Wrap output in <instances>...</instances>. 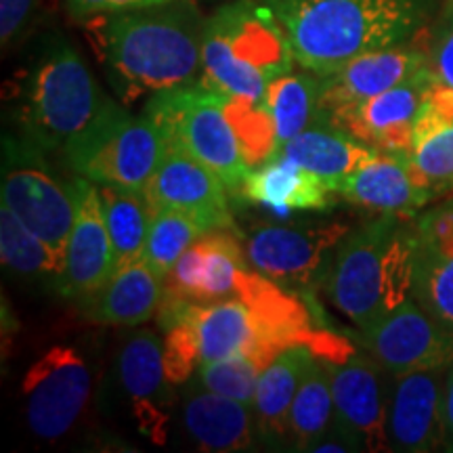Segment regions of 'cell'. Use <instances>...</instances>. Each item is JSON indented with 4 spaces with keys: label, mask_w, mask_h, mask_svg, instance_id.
Instances as JSON below:
<instances>
[{
    "label": "cell",
    "mask_w": 453,
    "mask_h": 453,
    "mask_svg": "<svg viewBox=\"0 0 453 453\" xmlns=\"http://www.w3.org/2000/svg\"><path fill=\"white\" fill-rule=\"evenodd\" d=\"M87 36L120 104L200 81L203 19L191 0L101 15Z\"/></svg>",
    "instance_id": "obj_1"
},
{
    "label": "cell",
    "mask_w": 453,
    "mask_h": 453,
    "mask_svg": "<svg viewBox=\"0 0 453 453\" xmlns=\"http://www.w3.org/2000/svg\"><path fill=\"white\" fill-rule=\"evenodd\" d=\"M290 38L296 64L326 76L370 50L410 42L437 0H265Z\"/></svg>",
    "instance_id": "obj_2"
},
{
    "label": "cell",
    "mask_w": 453,
    "mask_h": 453,
    "mask_svg": "<svg viewBox=\"0 0 453 453\" xmlns=\"http://www.w3.org/2000/svg\"><path fill=\"white\" fill-rule=\"evenodd\" d=\"M407 219L378 214L350 229L327 269V298L361 334L411 298L416 229Z\"/></svg>",
    "instance_id": "obj_3"
},
{
    "label": "cell",
    "mask_w": 453,
    "mask_h": 453,
    "mask_svg": "<svg viewBox=\"0 0 453 453\" xmlns=\"http://www.w3.org/2000/svg\"><path fill=\"white\" fill-rule=\"evenodd\" d=\"M15 95L17 134L55 156H64L111 101L78 49L57 34L42 42Z\"/></svg>",
    "instance_id": "obj_4"
},
{
    "label": "cell",
    "mask_w": 453,
    "mask_h": 453,
    "mask_svg": "<svg viewBox=\"0 0 453 453\" xmlns=\"http://www.w3.org/2000/svg\"><path fill=\"white\" fill-rule=\"evenodd\" d=\"M294 64L290 38L265 0H234L206 19L200 81L212 90L265 101Z\"/></svg>",
    "instance_id": "obj_5"
},
{
    "label": "cell",
    "mask_w": 453,
    "mask_h": 453,
    "mask_svg": "<svg viewBox=\"0 0 453 453\" xmlns=\"http://www.w3.org/2000/svg\"><path fill=\"white\" fill-rule=\"evenodd\" d=\"M145 113L162 130L166 143L194 156L223 180L231 194H240L252 168L243 162L225 116L223 93L196 81L151 95Z\"/></svg>",
    "instance_id": "obj_6"
},
{
    "label": "cell",
    "mask_w": 453,
    "mask_h": 453,
    "mask_svg": "<svg viewBox=\"0 0 453 453\" xmlns=\"http://www.w3.org/2000/svg\"><path fill=\"white\" fill-rule=\"evenodd\" d=\"M162 130L147 113L133 116L127 105L110 101L87 133L67 147L61 160L76 177L97 185L145 191L160 166Z\"/></svg>",
    "instance_id": "obj_7"
},
{
    "label": "cell",
    "mask_w": 453,
    "mask_h": 453,
    "mask_svg": "<svg viewBox=\"0 0 453 453\" xmlns=\"http://www.w3.org/2000/svg\"><path fill=\"white\" fill-rule=\"evenodd\" d=\"M47 156L17 133L3 134V203L47 243L64 269L76 202L70 180L55 177Z\"/></svg>",
    "instance_id": "obj_8"
},
{
    "label": "cell",
    "mask_w": 453,
    "mask_h": 453,
    "mask_svg": "<svg viewBox=\"0 0 453 453\" xmlns=\"http://www.w3.org/2000/svg\"><path fill=\"white\" fill-rule=\"evenodd\" d=\"M350 234L349 223L260 225L246 237V257L254 271L280 286L315 288L326 281L334 254Z\"/></svg>",
    "instance_id": "obj_9"
},
{
    "label": "cell",
    "mask_w": 453,
    "mask_h": 453,
    "mask_svg": "<svg viewBox=\"0 0 453 453\" xmlns=\"http://www.w3.org/2000/svg\"><path fill=\"white\" fill-rule=\"evenodd\" d=\"M87 359L73 347H53L26 372L27 426L38 439L57 441L70 433L90 396Z\"/></svg>",
    "instance_id": "obj_10"
},
{
    "label": "cell",
    "mask_w": 453,
    "mask_h": 453,
    "mask_svg": "<svg viewBox=\"0 0 453 453\" xmlns=\"http://www.w3.org/2000/svg\"><path fill=\"white\" fill-rule=\"evenodd\" d=\"M70 187L76 202V217L67 240L64 269L53 288L64 300L82 304L116 273V257L97 183L76 177L70 179Z\"/></svg>",
    "instance_id": "obj_11"
},
{
    "label": "cell",
    "mask_w": 453,
    "mask_h": 453,
    "mask_svg": "<svg viewBox=\"0 0 453 453\" xmlns=\"http://www.w3.org/2000/svg\"><path fill=\"white\" fill-rule=\"evenodd\" d=\"M364 347L380 361L388 376L437 370L453 364V330H447L413 298L361 334Z\"/></svg>",
    "instance_id": "obj_12"
},
{
    "label": "cell",
    "mask_w": 453,
    "mask_h": 453,
    "mask_svg": "<svg viewBox=\"0 0 453 453\" xmlns=\"http://www.w3.org/2000/svg\"><path fill=\"white\" fill-rule=\"evenodd\" d=\"M334 395V422L359 441L364 451H390L387 439V370L372 353H357L344 364H327Z\"/></svg>",
    "instance_id": "obj_13"
},
{
    "label": "cell",
    "mask_w": 453,
    "mask_h": 453,
    "mask_svg": "<svg viewBox=\"0 0 453 453\" xmlns=\"http://www.w3.org/2000/svg\"><path fill=\"white\" fill-rule=\"evenodd\" d=\"M116 378L128 396L141 433L157 445L166 443L174 387L164 372V342L156 330L139 327L127 332L118 349Z\"/></svg>",
    "instance_id": "obj_14"
},
{
    "label": "cell",
    "mask_w": 453,
    "mask_h": 453,
    "mask_svg": "<svg viewBox=\"0 0 453 453\" xmlns=\"http://www.w3.org/2000/svg\"><path fill=\"white\" fill-rule=\"evenodd\" d=\"M226 191V185L211 168L173 143L164 147L160 166L145 187L151 211L174 208L202 220L208 231H235Z\"/></svg>",
    "instance_id": "obj_15"
},
{
    "label": "cell",
    "mask_w": 453,
    "mask_h": 453,
    "mask_svg": "<svg viewBox=\"0 0 453 453\" xmlns=\"http://www.w3.org/2000/svg\"><path fill=\"white\" fill-rule=\"evenodd\" d=\"M430 76L433 72L426 65L403 84H396L361 104L338 110L326 120L349 130L373 150L410 154L413 150V122L420 111Z\"/></svg>",
    "instance_id": "obj_16"
},
{
    "label": "cell",
    "mask_w": 453,
    "mask_h": 453,
    "mask_svg": "<svg viewBox=\"0 0 453 453\" xmlns=\"http://www.w3.org/2000/svg\"><path fill=\"white\" fill-rule=\"evenodd\" d=\"M447 367L393 376L387 439L390 451L428 453L443 445V382Z\"/></svg>",
    "instance_id": "obj_17"
},
{
    "label": "cell",
    "mask_w": 453,
    "mask_h": 453,
    "mask_svg": "<svg viewBox=\"0 0 453 453\" xmlns=\"http://www.w3.org/2000/svg\"><path fill=\"white\" fill-rule=\"evenodd\" d=\"M428 65V53L410 42L364 53L321 76L319 118L376 97L403 84Z\"/></svg>",
    "instance_id": "obj_18"
},
{
    "label": "cell",
    "mask_w": 453,
    "mask_h": 453,
    "mask_svg": "<svg viewBox=\"0 0 453 453\" xmlns=\"http://www.w3.org/2000/svg\"><path fill=\"white\" fill-rule=\"evenodd\" d=\"M336 194L353 206L396 217H413L439 197L434 187L413 166L410 154L393 151H378L338 187Z\"/></svg>",
    "instance_id": "obj_19"
},
{
    "label": "cell",
    "mask_w": 453,
    "mask_h": 453,
    "mask_svg": "<svg viewBox=\"0 0 453 453\" xmlns=\"http://www.w3.org/2000/svg\"><path fill=\"white\" fill-rule=\"evenodd\" d=\"M411 298L447 330H453V200L413 219Z\"/></svg>",
    "instance_id": "obj_20"
},
{
    "label": "cell",
    "mask_w": 453,
    "mask_h": 453,
    "mask_svg": "<svg viewBox=\"0 0 453 453\" xmlns=\"http://www.w3.org/2000/svg\"><path fill=\"white\" fill-rule=\"evenodd\" d=\"M180 422L196 449L234 453L250 449L257 437L252 405L203 388L189 380L180 395Z\"/></svg>",
    "instance_id": "obj_21"
},
{
    "label": "cell",
    "mask_w": 453,
    "mask_h": 453,
    "mask_svg": "<svg viewBox=\"0 0 453 453\" xmlns=\"http://www.w3.org/2000/svg\"><path fill=\"white\" fill-rule=\"evenodd\" d=\"M237 197L275 214H290L326 212L336 206L340 196L311 170L275 154L248 173Z\"/></svg>",
    "instance_id": "obj_22"
},
{
    "label": "cell",
    "mask_w": 453,
    "mask_h": 453,
    "mask_svg": "<svg viewBox=\"0 0 453 453\" xmlns=\"http://www.w3.org/2000/svg\"><path fill=\"white\" fill-rule=\"evenodd\" d=\"M277 154L290 157L300 166L317 174L321 180H326L334 191H338V187L355 170L370 162L378 154V150L365 145L349 130L319 118V120L309 124L303 133L288 141L286 145L280 147Z\"/></svg>",
    "instance_id": "obj_23"
},
{
    "label": "cell",
    "mask_w": 453,
    "mask_h": 453,
    "mask_svg": "<svg viewBox=\"0 0 453 453\" xmlns=\"http://www.w3.org/2000/svg\"><path fill=\"white\" fill-rule=\"evenodd\" d=\"M164 283L143 260L116 271L101 290L78 304L84 319L99 326L137 327L157 315Z\"/></svg>",
    "instance_id": "obj_24"
},
{
    "label": "cell",
    "mask_w": 453,
    "mask_h": 453,
    "mask_svg": "<svg viewBox=\"0 0 453 453\" xmlns=\"http://www.w3.org/2000/svg\"><path fill=\"white\" fill-rule=\"evenodd\" d=\"M311 357L313 353L307 347H292L260 373L252 411L257 437L263 443L275 447L290 441L292 403Z\"/></svg>",
    "instance_id": "obj_25"
},
{
    "label": "cell",
    "mask_w": 453,
    "mask_h": 453,
    "mask_svg": "<svg viewBox=\"0 0 453 453\" xmlns=\"http://www.w3.org/2000/svg\"><path fill=\"white\" fill-rule=\"evenodd\" d=\"M183 317L196 327L202 364L246 355L257 338L254 317L248 304L240 298L189 303Z\"/></svg>",
    "instance_id": "obj_26"
},
{
    "label": "cell",
    "mask_w": 453,
    "mask_h": 453,
    "mask_svg": "<svg viewBox=\"0 0 453 453\" xmlns=\"http://www.w3.org/2000/svg\"><path fill=\"white\" fill-rule=\"evenodd\" d=\"M104 217L113 243L116 271L139 263L150 235L154 211L145 191L116 185H97Z\"/></svg>",
    "instance_id": "obj_27"
},
{
    "label": "cell",
    "mask_w": 453,
    "mask_h": 453,
    "mask_svg": "<svg viewBox=\"0 0 453 453\" xmlns=\"http://www.w3.org/2000/svg\"><path fill=\"white\" fill-rule=\"evenodd\" d=\"M334 422V395L326 361L311 357L290 411V445L313 451Z\"/></svg>",
    "instance_id": "obj_28"
},
{
    "label": "cell",
    "mask_w": 453,
    "mask_h": 453,
    "mask_svg": "<svg viewBox=\"0 0 453 453\" xmlns=\"http://www.w3.org/2000/svg\"><path fill=\"white\" fill-rule=\"evenodd\" d=\"M319 93L321 76L309 70H292L269 84L265 93V105L273 116L277 145L283 147L303 133L309 124L319 120Z\"/></svg>",
    "instance_id": "obj_29"
},
{
    "label": "cell",
    "mask_w": 453,
    "mask_h": 453,
    "mask_svg": "<svg viewBox=\"0 0 453 453\" xmlns=\"http://www.w3.org/2000/svg\"><path fill=\"white\" fill-rule=\"evenodd\" d=\"M0 257L4 267L27 280H47L55 286L61 273V263L53 250L4 203L0 206Z\"/></svg>",
    "instance_id": "obj_30"
},
{
    "label": "cell",
    "mask_w": 453,
    "mask_h": 453,
    "mask_svg": "<svg viewBox=\"0 0 453 453\" xmlns=\"http://www.w3.org/2000/svg\"><path fill=\"white\" fill-rule=\"evenodd\" d=\"M203 234H208L206 225L191 214L174 208H157L141 260L164 281L187 248Z\"/></svg>",
    "instance_id": "obj_31"
},
{
    "label": "cell",
    "mask_w": 453,
    "mask_h": 453,
    "mask_svg": "<svg viewBox=\"0 0 453 453\" xmlns=\"http://www.w3.org/2000/svg\"><path fill=\"white\" fill-rule=\"evenodd\" d=\"M225 116L248 166L257 168L277 154V128L265 101L225 95Z\"/></svg>",
    "instance_id": "obj_32"
},
{
    "label": "cell",
    "mask_w": 453,
    "mask_h": 453,
    "mask_svg": "<svg viewBox=\"0 0 453 453\" xmlns=\"http://www.w3.org/2000/svg\"><path fill=\"white\" fill-rule=\"evenodd\" d=\"M260 373L263 372L258 370V365L250 357L235 355L211 361V364H202L196 372V380L212 393L252 405Z\"/></svg>",
    "instance_id": "obj_33"
},
{
    "label": "cell",
    "mask_w": 453,
    "mask_h": 453,
    "mask_svg": "<svg viewBox=\"0 0 453 453\" xmlns=\"http://www.w3.org/2000/svg\"><path fill=\"white\" fill-rule=\"evenodd\" d=\"M202 365L200 342H197L196 327L189 319H180L164 338V372L173 387H180L194 378L197 367Z\"/></svg>",
    "instance_id": "obj_34"
},
{
    "label": "cell",
    "mask_w": 453,
    "mask_h": 453,
    "mask_svg": "<svg viewBox=\"0 0 453 453\" xmlns=\"http://www.w3.org/2000/svg\"><path fill=\"white\" fill-rule=\"evenodd\" d=\"M410 157L439 196L453 191V127L424 139L410 151Z\"/></svg>",
    "instance_id": "obj_35"
},
{
    "label": "cell",
    "mask_w": 453,
    "mask_h": 453,
    "mask_svg": "<svg viewBox=\"0 0 453 453\" xmlns=\"http://www.w3.org/2000/svg\"><path fill=\"white\" fill-rule=\"evenodd\" d=\"M449 127H453V88L433 73L413 122V147Z\"/></svg>",
    "instance_id": "obj_36"
},
{
    "label": "cell",
    "mask_w": 453,
    "mask_h": 453,
    "mask_svg": "<svg viewBox=\"0 0 453 453\" xmlns=\"http://www.w3.org/2000/svg\"><path fill=\"white\" fill-rule=\"evenodd\" d=\"M428 67L434 73V78H439L441 82L453 88V4L441 15L439 24L433 32Z\"/></svg>",
    "instance_id": "obj_37"
},
{
    "label": "cell",
    "mask_w": 453,
    "mask_h": 453,
    "mask_svg": "<svg viewBox=\"0 0 453 453\" xmlns=\"http://www.w3.org/2000/svg\"><path fill=\"white\" fill-rule=\"evenodd\" d=\"M36 7L38 0H0V42L4 50L27 32Z\"/></svg>",
    "instance_id": "obj_38"
},
{
    "label": "cell",
    "mask_w": 453,
    "mask_h": 453,
    "mask_svg": "<svg viewBox=\"0 0 453 453\" xmlns=\"http://www.w3.org/2000/svg\"><path fill=\"white\" fill-rule=\"evenodd\" d=\"M160 3H168V0H64V7L73 21H88L101 15L122 13V11Z\"/></svg>",
    "instance_id": "obj_39"
},
{
    "label": "cell",
    "mask_w": 453,
    "mask_h": 453,
    "mask_svg": "<svg viewBox=\"0 0 453 453\" xmlns=\"http://www.w3.org/2000/svg\"><path fill=\"white\" fill-rule=\"evenodd\" d=\"M443 447L453 451V364L447 367L443 382Z\"/></svg>",
    "instance_id": "obj_40"
}]
</instances>
